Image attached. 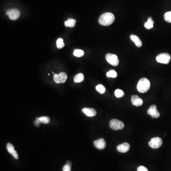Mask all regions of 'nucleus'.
<instances>
[{
	"label": "nucleus",
	"instance_id": "nucleus-25",
	"mask_svg": "<svg viewBox=\"0 0 171 171\" xmlns=\"http://www.w3.org/2000/svg\"><path fill=\"white\" fill-rule=\"evenodd\" d=\"M41 122V123H44V124H48L50 123V118L48 117H41L39 118Z\"/></svg>",
	"mask_w": 171,
	"mask_h": 171
},
{
	"label": "nucleus",
	"instance_id": "nucleus-10",
	"mask_svg": "<svg viewBox=\"0 0 171 171\" xmlns=\"http://www.w3.org/2000/svg\"><path fill=\"white\" fill-rule=\"evenodd\" d=\"M130 145L127 143H124L122 144H119L117 146V149L118 152L122 153H125L129 151Z\"/></svg>",
	"mask_w": 171,
	"mask_h": 171
},
{
	"label": "nucleus",
	"instance_id": "nucleus-23",
	"mask_svg": "<svg viewBox=\"0 0 171 171\" xmlns=\"http://www.w3.org/2000/svg\"><path fill=\"white\" fill-rule=\"evenodd\" d=\"M56 44H57V47L59 49L63 48L65 46L64 42H63V40L61 38H59L57 40Z\"/></svg>",
	"mask_w": 171,
	"mask_h": 171
},
{
	"label": "nucleus",
	"instance_id": "nucleus-21",
	"mask_svg": "<svg viewBox=\"0 0 171 171\" xmlns=\"http://www.w3.org/2000/svg\"><path fill=\"white\" fill-rule=\"evenodd\" d=\"M84 54V52L83 51L79 49H76L74 51L73 55L76 57H81L83 56Z\"/></svg>",
	"mask_w": 171,
	"mask_h": 171
},
{
	"label": "nucleus",
	"instance_id": "nucleus-29",
	"mask_svg": "<svg viewBox=\"0 0 171 171\" xmlns=\"http://www.w3.org/2000/svg\"><path fill=\"white\" fill-rule=\"evenodd\" d=\"M41 123H42L40 120L39 119L37 118H36V120L34 122V124H35V126H37V127H39V125H40Z\"/></svg>",
	"mask_w": 171,
	"mask_h": 171
},
{
	"label": "nucleus",
	"instance_id": "nucleus-13",
	"mask_svg": "<svg viewBox=\"0 0 171 171\" xmlns=\"http://www.w3.org/2000/svg\"><path fill=\"white\" fill-rule=\"evenodd\" d=\"M82 112L86 115L89 117H93L97 114V111L95 109L92 108H85L82 109Z\"/></svg>",
	"mask_w": 171,
	"mask_h": 171
},
{
	"label": "nucleus",
	"instance_id": "nucleus-12",
	"mask_svg": "<svg viewBox=\"0 0 171 171\" xmlns=\"http://www.w3.org/2000/svg\"><path fill=\"white\" fill-rule=\"evenodd\" d=\"M6 148L8 152H9L10 154H11L15 159H18L19 158L17 152L15 150V148L13 144L10 143H8L7 144Z\"/></svg>",
	"mask_w": 171,
	"mask_h": 171
},
{
	"label": "nucleus",
	"instance_id": "nucleus-7",
	"mask_svg": "<svg viewBox=\"0 0 171 171\" xmlns=\"http://www.w3.org/2000/svg\"><path fill=\"white\" fill-rule=\"evenodd\" d=\"M6 15H8L10 19L15 21L19 18L20 16V12L18 10L13 9L8 10L7 11Z\"/></svg>",
	"mask_w": 171,
	"mask_h": 171
},
{
	"label": "nucleus",
	"instance_id": "nucleus-18",
	"mask_svg": "<svg viewBox=\"0 0 171 171\" xmlns=\"http://www.w3.org/2000/svg\"><path fill=\"white\" fill-rule=\"evenodd\" d=\"M67 74L64 72H61L59 74V81H60V83H63L67 81Z\"/></svg>",
	"mask_w": 171,
	"mask_h": 171
},
{
	"label": "nucleus",
	"instance_id": "nucleus-11",
	"mask_svg": "<svg viewBox=\"0 0 171 171\" xmlns=\"http://www.w3.org/2000/svg\"><path fill=\"white\" fill-rule=\"evenodd\" d=\"M132 104L136 106H141L143 104V101L137 95H132L131 97Z\"/></svg>",
	"mask_w": 171,
	"mask_h": 171
},
{
	"label": "nucleus",
	"instance_id": "nucleus-5",
	"mask_svg": "<svg viewBox=\"0 0 171 171\" xmlns=\"http://www.w3.org/2000/svg\"><path fill=\"white\" fill-rule=\"evenodd\" d=\"M163 144V141L161 138L159 137L152 138L149 142L148 145L153 149H157L160 148Z\"/></svg>",
	"mask_w": 171,
	"mask_h": 171
},
{
	"label": "nucleus",
	"instance_id": "nucleus-2",
	"mask_svg": "<svg viewBox=\"0 0 171 171\" xmlns=\"http://www.w3.org/2000/svg\"><path fill=\"white\" fill-rule=\"evenodd\" d=\"M150 88V82L148 78H142L138 81L137 90L140 93H144L147 92Z\"/></svg>",
	"mask_w": 171,
	"mask_h": 171
},
{
	"label": "nucleus",
	"instance_id": "nucleus-30",
	"mask_svg": "<svg viewBox=\"0 0 171 171\" xmlns=\"http://www.w3.org/2000/svg\"><path fill=\"white\" fill-rule=\"evenodd\" d=\"M67 165H68L69 166H70V167L71 166V163L70 162V161H67Z\"/></svg>",
	"mask_w": 171,
	"mask_h": 171
},
{
	"label": "nucleus",
	"instance_id": "nucleus-8",
	"mask_svg": "<svg viewBox=\"0 0 171 171\" xmlns=\"http://www.w3.org/2000/svg\"><path fill=\"white\" fill-rule=\"evenodd\" d=\"M148 114L151 115L152 118L154 119H157L160 117V113L157 109L156 106L155 105H152L148 110Z\"/></svg>",
	"mask_w": 171,
	"mask_h": 171
},
{
	"label": "nucleus",
	"instance_id": "nucleus-6",
	"mask_svg": "<svg viewBox=\"0 0 171 171\" xmlns=\"http://www.w3.org/2000/svg\"><path fill=\"white\" fill-rule=\"evenodd\" d=\"M106 59L107 62L113 66H117L119 64L118 56L113 54L108 53L106 56Z\"/></svg>",
	"mask_w": 171,
	"mask_h": 171
},
{
	"label": "nucleus",
	"instance_id": "nucleus-28",
	"mask_svg": "<svg viewBox=\"0 0 171 171\" xmlns=\"http://www.w3.org/2000/svg\"><path fill=\"white\" fill-rule=\"evenodd\" d=\"M137 171H148V170L144 166H140L137 168Z\"/></svg>",
	"mask_w": 171,
	"mask_h": 171
},
{
	"label": "nucleus",
	"instance_id": "nucleus-4",
	"mask_svg": "<svg viewBox=\"0 0 171 171\" xmlns=\"http://www.w3.org/2000/svg\"><path fill=\"white\" fill-rule=\"evenodd\" d=\"M156 60L159 63L167 64L170 62L171 56L167 53H162L157 56Z\"/></svg>",
	"mask_w": 171,
	"mask_h": 171
},
{
	"label": "nucleus",
	"instance_id": "nucleus-1",
	"mask_svg": "<svg viewBox=\"0 0 171 171\" xmlns=\"http://www.w3.org/2000/svg\"><path fill=\"white\" fill-rule=\"evenodd\" d=\"M115 16L113 14L111 13H106L99 17L98 23L103 26H109L115 21Z\"/></svg>",
	"mask_w": 171,
	"mask_h": 171
},
{
	"label": "nucleus",
	"instance_id": "nucleus-15",
	"mask_svg": "<svg viewBox=\"0 0 171 171\" xmlns=\"http://www.w3.org/2000/svg\"><path fill=\"white\" fill-rule=\"evenodd\" d=\"M154 21L152 20V18L150 17H149L148 18V21L144 24V27L146 29L149 30V29L153 28V27H154Z\"/></svg>",
	"mask_w": 171,
	"mask_h": 171
},
{
	"label": "nucleus",
	"instance_id": "nucleus-26",
	"mask_svg": "<svg viewBox=\"0 0 171 171\" xmlns=\"http://www.w3.org/2000/svg\"><path fill=\"white\" fill-rule=\"evenodd\" d=\"M62 171H71V167L69 166L68 165H66L63 166Z\"/></svg>",
	"mask_w": 171,
	"mask_h": 171
},
{
	"label": "nucleus",
	"instance_id": "nucleus-22",
	"mask_svg": "<svg viewBox=\"0 0 171 171\" xmlns=\"http://www.w3.org/2000/svg\"><path fill=\"white\" fill-rule=\"evenodd\" d=\"M115 97L117 98H120L124 97L125 93L122 90L118 89V90H115Z\"/></svg>",
	"mask_w": 171,
	"mask_h": 171
},
{
	"label": "nucleus",
	"instance_id": "nucleus-16",
	"mask_svg": "<svg viewBox=\"0 0 171 171\" xmlns=\"http://www.w3.org/2000/svg\"><path fill=\"white\" fill-rule=\"evenodd\" d=\"M76 23V20L69 18L65 22V26L66 27H69L70 28H73L75 26Z\"/></svg>",
	"mask_w": 171,
	"mask_h": 171
},
{
	"label": "nucleus",
	"instance_id": "nucleus-17",
	"mask_svg": "<svg viewBox=\"0 0 171 171\" xmlns=\"http://www.w3.org/2000/svg\"><path fill=\"white\" fill-rule=\"evenodd\" d=\"M84 79V76L82 73H78L74 77V81L76 83L82 82Z\"/></svg>",
	"mask_w": 171,
	"mask_h": 171
},
{
	"label": "nucleus",
	"instance_id": "nucleus-14",
	"mask_svg": "<svg viewBox=\"0 0 171 171\" xmlns=\"http://www.w3.org/2000/svg\"><path fill=\"white\" fill-rule=\"evenodd\" d=\"M130 39L135 43L137 47H141L142 46V42L138 36L135 35H131L130 36Z\"/></svg>",
	"mask_w": 171,
	"mask_h": 171
},
{
	"label": "nucleus",
	"instance_id": "nucleus-3",
	"mask_svg": "<svg viewBox=\"0 0 171 171\" xmlns=\"http://www.w3.org/2000/svg\"><path fill=\"white\" fill-rule=\"evenodd\" d=\"M109 127L113 130H122L124 128L125 125L121 121L116 119H113L109 122Z\"/></svg>",
	"mask_w": 171,
	"mask_h": 171
},
{
	"label": "nucleus",
	"instance_id": "nucleus-27",
	"mask_svg": "<svg viewBox=\"0 0 171 171\" xmlns=\"http://www.w3.org/2000/svg\"><path fill=\"white\" fill-rule=\"evenodd\" d=\"M54 81L56 83H60V81H59V74H54Z\"/></svg>",
	"mask_w": 171,
	"mask_h": 171
},
{
	"label": "nucleus",
	"instance_id": "nucleus-20",
	"mask_svg": "<svg viewBox=\"0 0 171 171\" xmlns=\"http://www.w3.org/2000/svg\"><path fill=\"white\" fill-rule=\"evenodd\" d=\"M106 76L108 77H112V78H115L118 76L117 72L115 70L113 69H111L110 71H108L106 73Z\"/></svg>",
	"mask_w": 171,
	"mask_h": 171
},
{
	"label": "nucleus",
	"instance_id": "nucleus-24",
	"mask_svg": "<svg viewBox=\"0 0 171 171\" xmlns=\"http://www.w3.org/2000/svg\"><path fill=\"white\" fill-rule=\"evenodd\" d=\"M164 19L167 23H171V11H168L164 15Z\"/></svg>",
	"mask_w": 171,
	"mask_h": 171
},
{
	"label": "nucleus",
	"instance_id": "nucleus-19",
	"mask_svg": "<svg viewBox=\"0 0 171 171\" xmlns=\"http://www.w3.org/2000/svg\"><path fill=\"white\" fill-rule=\"evenodd\" d=\"M96 90L98 93L103 94L105 92L106 88L103 85L99 84L97 85L96 87Z\"/></svg>",
	"mask_w": 171,
	"mask_h": 171
},
{
	"label": "nucleus",
	"instance_id": "nucleus-9",
	"mask_svg": "<svg viewBox=\"0 0 171 171\" xmlns=\"http://www.w3.org/2000/svg\"><path fill=\"white\" fill-rule=\"evenodd\" d=\"M93 144L95 148L99 150L104 149L106 147V142L105 139L103 138L95 140Z\"/></svg>",
	"mask_w": 171,
	"mask_h": 171
}]
</instances>
